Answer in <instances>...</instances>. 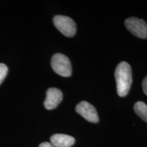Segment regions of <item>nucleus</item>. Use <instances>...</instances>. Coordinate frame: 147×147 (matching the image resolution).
<instances>
[{
    "instance_id": "11",
    "label": "nucleus",
    "mask_w": 147,
    "mask_h": 147,
    "mask_svg": "<svg viewBox=\"0 0 147 147\" xmlns=\"http://www.w3.org/2000/svg\"><path fill=\"white\" fill-rule=\"evenodd\" d=\"M39 147H55L53 145L51 144V143L45 142H42L40 144Z\"/></svg>"
},
{
    "instance_id": "8",
    "label": "nucleus",
    "mask_w": 147,
    "mask_h": 147,
    "mask_svg": "<svg viewBox=\"0 0 147 147\" xmlns=\"http://www.w3.org/2000/svg\"><path fill=\"white\" fill-rule=\"evenodd\" d=\"M134 109L138 116L147 122V105L144 102L141 101L137 102L134 105Z\"/></svg>"
},
{
    "instance_id": "6",
    "label": "nucleus",
    "mask_w": 147,
    "mask_h": 147,
    "mask_svg": "<svg viewBox=\"0 0 147 147\" xmlns=\"http://www.w3.org/2000/svg\"><path fill=\"white\" fill-rule=\"evenodd\" d=\"M63 99V93L57 88H50L47 90L45 106L47 110H53L57 107Z\"/></svg>"
},
{
    "instance_id": "10",
    "label": "nucleus",
    "mask_w": 147,
    "mask_h": 147,
    "mask_svg": "<svg viewBox=\"0 0 147 147\" xmlns=\"http://www.w3.org/2000/svg\"><path fill=\"white\" fill-rule=\"evenodd\" d=\"M142 89L143 92L147 95V76L145 77L142 81Z\"/></svg>"
},
{
    "instance_id": "5",
    "label": "nucleus",
    "mask_w": 147,
    "mask_h": 147,
    "mask_svg": "<svg viewBox=\"0 0 147 147\" xmlns=\"http://www.w3.org/2000/svg\"><path fill=\"white\" fill-rule=\"evenodd\" d=\"M76 111L89 122L96 123L99 121V117L95 108L86 101H82L77 104Z\"/></svg>"
},
{
    "instance_id": "3",
    "label": "nucleus",
    "mask_w": 147,
    "mask_h": 147,
    "mask_svg": "<svg viewBox=\"0 0 147 147\" xmlns=\"http://www.w3.org/2000/svg\"><path fill=\"white\" fill-rule=\"evenodd\" d=\"M53 23L55 27L66 37H73L76 34V23L68 16H55L53 18Z\"/></svg>"
},
{
    "instance_id": "1",
    "label": "nucleus",
    "mask_w": 147,
    "mask_h": 147,
    "mask_svg": "<svg viewBox=\"0 0 147 147\" xmlns=\"http://www.w3.org/2000/svg\"><path fill=\"white\" fill-rule=\"evenodd\" d=\"M117 93L120 97L127 95L132 83V72L129 64L122 61L117 66L115 72Z\"/></svg>"
},
{
    "instance_id": "4",
    "label": "nucleus",
    "mask_w": 147,
    "mask_h": 147,
    "mask_svg": "<svg viewBox=\"0 0 147 147\" xmlns=\"http://www.w3.org/2000/svg\"><path fill=\"white\" fill-rule=\"evenodd\" d=\"M126 28L132 34L139 38H147V23L144 20L136 17L127 18L125 21Z\"/></svg>"
},
{
    "instance_id": "7",
    "label": "nucleus",
    "mask_w": 147,
    "mask_h": 147,
    "mask_svg": "<svg viewBox=\"0 0 147 147\" xmlns=\"http://www.w3.org/2000/svg\"><path fill=\"white\" fill-rule=\"evenodd\" d=\"M51 142L55 147H70L75 143V139L65 134H56L51 137Z\"/></svg>"
},
{
    "instance_id": "2",
    "label": "nucleus",
    "mask_w": 147,
    "mask_h": 147,
    "mask_svg": "<svg viewBox=\"0 0 147 147\" xmlns=\"http://www.w3.org/2000/svg\"><path fill=\"white\" fill-rule=\"evenodd\" d=\"M51 66L55 72L60 76L68 77L71 75V65L69 58L61 53H56L51 59Z\"/></svg>"
},
{
    "instance_id": "9",
    "label": "nucleus",
    "mask_w": 147,
    "mask_h": 147,
    "mask_svg": "<svg viewBox=\"0 0 147 147\" xmlns=\"http://www.w3.org/2000/svg\"><path fill=\"white\" fill-rule=\"evenodd\" d=\"M8 67L3 63H0V84L2 83L8 74Z\"/></svg>"
}]
</instances>
